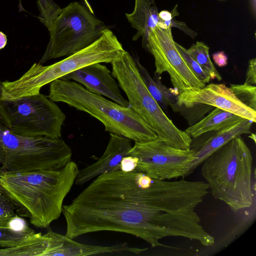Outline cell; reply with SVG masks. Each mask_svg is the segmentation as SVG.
<instances>
[{"mask_svg":"<svg viewBox=\"0 0 256 256\" xmlns=\"http://www.w3.org/2000/svg\"><path fill=\"white\" fill-rule=\"evenodd\" d=\"M207 194L200 180H159L138 172L102 174L63 205L66 236L100 232L126 233L152 247L182 237L200 241L205 234L196 208Z\"/></svg>","mask_w":256,"mask_h":256,"instance_id":"1","label":"cell"},{"mask_svg":"<svg viewBox=\"0 0 256 256\" xmlns=\"http://www.w3.org/2000/svg\"><path fill=\"white\" fill-rule=\"evenodd\" d=\"M79 170L71 160L56 170L0 172V192L13 202L18 216L28 218L35 227L48 228L60 216Z\"/></svg>","mask_w":256,"mask_h":256,"instance_id":"2","label":"cell"},{"mask_svg":"<svg viewBox=\"0 0 256 256\" xmlns=\"http://www.w3.org/2000/svg\"><path fill=\"white\" fill-rule=\"evenodd\" d=\"M252 154L240 136L232 139L202 164L201 174L213 197L232 210L250 208L254 198Z\"/></svg>","mask_w":256,"mask_h":256,"instance_id":"3","label":"cell"},{"mask_svg":"<svg viewBox=\"0 0 256 256\" xmlns=\"http://www.w3.org/2000/svg\"><path fill=\"white\" fill-rule=\"evenodd\" d=\"M50 84L48 98L90 114L103 124L106 132L134 142L158 138L156 132L129 106H122L90 92L75 82L59 78Z\"/></svg>","mask_w":256,"mask_h":256,"instance_id":"4","label":"cell"},{"mask_svg":"<svg viewBox=\"0 0 256 256\" xmlns=\"http://www.w3.org/2000/svg\"><path fill=\"white\" fill-rule=\"evenodd\" d=\"M124 51L116 35L106 28L97 40L86 48L49 66L34 63L19 78L2 82V84L15 98L37 94L42 86L56 79L88 65L111 63Z\"/></svg>","mask_w":256,"mask_h":256,"instance_id":"5","label":"cell"},{"mask_svg":"<svg viewBox=\"0 0 256 256\" xmlns=\"http://www.w3.org/2000/svg\"><path fill=\"white\" fill-rule=\"evenodd\" d=\"M110 64L112 74L126 94L128 106L156 132L158 138L172 147L190 150L192 138L177 128L150 94L129 52L125 50Z\"/></svg>","mask_w":256,"mask_h":256,"instance_id":"6","label":"cell"},{"mask_svg":"<svg viewBox=\"0 0 256 256\" xmlns=\"http://www.w3.org/2000/svg\"><path fill=\"white\" fill-rule=\"evenodd\" d=\"M72 156L71 148L60 138L21 135L0 124V172L59 169Z\"/></svg>","mask_w":256,"mask_h":256,"instance_id":"7","label":"cell"},{"mask_svg":"<svg viewBox=\"0 0 256 256\" xmlns=\"http://www.w3.org/2000/svg\"><path fill=\"white\" fill-rule=\"evenodd\" d=\"M66 115L47 96L40 94L15 98L0 80V124L10 131L27 136L61 137Z\"/></svg>","mask_w":256,"mask_h":256,"instance_id":"8","label":"cell"},{"mask_svg":"<svg viewBox=\"0 0 256 256\" xmlns=\"http://www.w3.org/2000/svg\"><path fill=\"white\" fill-rule=\"evenodd\" d=\"M108 28L92 12L78 2L62 8L49 31L50 38L38 62L68 56L88 46Z\"/></svg>","mask_w":256,"mask_h":256,"instance_id":"9","label":"cell"},{"mask_svg":"<svg viewBox=\"0 0 256 256\" xmlns=\"http://www.w3.org/2000/svg\"><path fill=\"white\" fill-rule=\"evenodd\" d=\"M126 156L138 158L134 171L144 172L159 180L182 178L192 158L190 150L172 147L158 138L135 142Z\"/></svg>","mask_w":256,"mask_h":256,"instance_id":"10","label":"cell"},{"mask_svg":"<svg viewBox=\"0 0 256 256\" xmlns=\"http://www.w3.org/2000/svg\"><path fill=\"white\" fill-rule=\"evenodd\" d=\"M146 51L154 59V75L167 72L171 83L178 94L185 90L204 88L206 84L199 80L186 64L174 41L170 27L163 28L157 26L148 37Z\"/></svg>","mask_w":256,"mask_h":256,"instance_id":"11","label":"cell"},{"mask_svg":"<svg viewBox=\"0 0 256 256\" xmlns=\"http://www.w3.org/2000/svg\"><path fill=\"white\" fill-rule=\"evenodd\" d=\"M178 106L189 108L195 104H204L229 112L256 122V111L244 105L223 84H210L204 88L185 90L178 94Z\"/></svg>","mask_w":256,"mask_h":256,"instance_id":"12","label":"cell"},{"mask_svg":"<svg viewBox=\"0 0 256 256\" xmlns=\"http://www.w3.org/2000/svg\"><path fill=\"white\" fill-rule=\"evenodd\" d=\"M254 122L243 118L217 130L202 134L192 138L190 150L192 159L184 171L182 178L191 174L212 154L232 139L250 132Z\"/></svg>","mask_w":256,"mask_h":256,"instance_id":"13","label":"cell"},{"mask_svg":"<svg viewBox=\"0 0 256 256\" xmlns=\"http://www.w3.org/2000/svg\"><path fill=\"white\" fill-rule=\"evenodd\" d=\"M61 79L72 80L84 86L90 92L104 96L122 106H128L111 72L100 63L88 65L64 76Z\"/></svg>","mask_w":256,"mask_h":256,"instance_id":"14","label":"cell"},{"mask_svg":"<svg viewBox=\"0 0 256 256\" xmlns=\"http://www.w3.org/2000/svg\"><path fill=\"white\" fill-rule=\"evenodd\" d=\"M46 234L47 246L42 256H86L123 252L140 254L147 250L146 248L130 246L126 242L108 246L83 244L54 232L50 227Z\"/></svg>","mask_w":256,"mask_h":256,"instance_id":"15","label":"cell"},{"mask_svg":"<svg viewBox=\"0 0 256 256\" xmlns=\"http://www.w3.org/2000/svg\"><path fill=\"white\" fill-rule=\"evenodd\" d=\"M130 139L110 133V138L103 154L95 162L79 170L75 180L76 185H83L99 175L120 170V163L122 158L132 148Z\"/></svg>","mask_w":256,"mask_h":256,"instance_id":"16","label":"cell"},{"mask_svg":"<svg viewBox=\"0 0 256 256\" xmlns=\"http://www.w3.org/2000/svg\"><path fill=\"white\" fill-rule=\"evenodd\" d=\"M158 9L151 0H134V6L131 13L126 16L132 27L137 30L132 40L142 38V47L146 50L149 35L158 26L160 18Z\"/></svg>","mask_w":256,"mask_h":256,"instance_id":"17","label":"cell"},{"mask_svg":"<svg viewBox=\"0 0 256 256\" xmlns=\"http://www.w3.org/2000/svg\"><path fill=\"white\" fill-rule=\"evenodd\" d=\"M244 118L222 109L216 108L199 122L191 125L185 131L194 138L212 130H217Z\"/></svg>","mask_w":256,"mask_h":256,"instance_id":"18","label":"cell"},{"mask_svg":"<svg viewBox=\"0 0 256 256\" xmlns=\"http://www.w3.org/2000/svg\"><path fill=\"white\" fill-rule=\"evenodd\" d=\"M46 246V234L35 232L18 246L0 248V256H42Z\"/></svg>","mask_w":256,"mask_h":256,"instance_id":"19","label":"cell"},{"mask_svg":"<svg viewBox=\"0 0 256 256\" xmlns=\"http://www.w3.org/2000/svg\"><path fill=\"white\" fill-rule=\"evenodd\" d=\"M187 52L211 79L222 80V76L210 58L209 47L204 42H196L187 50Z\"/></svg>","mask_w":256,"mask_h":256,"instance_id":"20","label":"cell"},{"mask_svg":"<svg viewBox=\"0 0 256 256\" xmlns=\"http://www.w3.org/2000/svg\"><path fill=\"white\" fill-rule=\"evenodd\" d=\"M133 58L140 75L148 90L162 110L166 112L168 104L160 85V76L154 75L155 78H152L146 69L140 62L139 58L138 56Z\"/></svg>","mask_w":256,"mask_h":256,"instance_id":"21","label":"cell"},{"mask_svg":"<svg viewBox=\"0 0 256 256\" xmlns=\"http://www.w3.org/2000/svg\"><path fill=\"white\" fill-rule=\"evenodd\" d=\"M36 4L40 12L37 18L50 31L62 8L52 0H38Z\"/></svg>","mask_w":256,"mask_h":256,"instance_id":"22","label":"cell"},{"mask_svg":"<svg viewBox=\"0 0 256 256\" xmlns=\"http://www.w3.org/2000/svg\"><path fill=\"white\" fill-rule=\"evenodd\" d=\"M35 233L34 230L20 231L10 227H0V248L13 247L20 244Z\"/></svg>","mask_w":256,"mask_h":256,"instance_id":"23","label":"cell"},{"mask_svg":"<svg viewBox=\"0 0 256 256\" xmlns=\"http://www.w3.org/2000/svg\"><path fill=\"white\" fill-rule=\"evenodd\" d=\"M234 94L244 105L256 111V87L247 84H230Z\"/></svg>","mask_w":256,"mask_h":256,"instance_id":"24","label":"cell"},{"mask_svg":"<svg viewBox=\"0 0 256 256\" xmlns=\"http://www.w3.org/2000/svg\"><path fill=\"white\" fill-rule=\"evenodd\" d=\"M176 46L186 64L192 72L204 84L208 83L211 80L210 76L206 74L200 66L190 56L187 50L176 42Z\"/></svg>","mask_w":256,"mask_h":256,"instance_id":"25","label":"cell"},{"mask_svg":"<svg viewBox=\"0 0 256 256\" xmlns=\"http://www.w3.org/2000/svg\"><path fill=\"white\" fill-rule=\"evenodd\" d=\"M16 208L7 196L0 192V227H8L10 222L18 216Z\"/></svg>","mask_w":256,"mask_h":256,"instance_id":"26","label":"cell"},{"mask_svg":"<svg viewBox=\"0 0 256 256\" xmlns=\"http://www.w3.org/2000/svg\"><path fill=\"white\" fill-rule=\"evenodd\" d=\"M162 21L166 27L178 28L193 38H195L197 36V33L190 28L184 22L176 20H174V18L170 20Z\"/></svg>","mask_w":256,"mask_h":256,"instance_id":"27","label":"cell"},{"mask_svg":"<svg viewBox=\"0 0 256 256\" xmlns=\"http://www.w3.org/2000/svg\"><path fill=\"white\" fill-rule=\"evenodd\" d=\"M245 84L255 86L256 84V58L248 61V67L246 74Z\"/></svg>","mask_w":256,"mask_h":256,"instance_id":"28","label":"cell"},{"mask_svg":"<svg viewBox=\"0 0 256 256\" xmlns=\"http://www.w3.org/2000/svg\"><path fill=\"white\" fill-rule=\"evenodd\" d=\"M138 163L136 157L126 156L122 158L120 163V170L124 172L134 171Z\"/></svg>","mask_w":256,"mask_h":256,"instance_id":"29","label":"cell"},{"mask_svg":"<svg viewBox=\"0 0 256 256\" xmlns=\"http://www.w3.org/2000/svg\"><path fill=\"white\" fill-rule=\"evenodd\" d=\"M212 59L215 64L219 67H224L227 65L228 58L224 51H219L212 54Z\"/></svg>","mask_w":256,"mask_h":256,"instance_id":"30","label":"cell"},{"mask_svg":"<svg viewBox=\"0 0 256 256\" xmlns=\"http://www.w3.org/2000/svg\"><path fill=\"white\" fill-rule=\"evenodd\" d=\"M177 5L175 6L172 12L163 10L158 12V16L162 21H168L172 20L174 17L178 15L177 10Z\"/></svg>","mask_w":256,"mask_h":256,"instance_id":"31","label":"cell"},{"mask_svg":"<svg viewBox=\"0 0 256 256\" xmlns=\"http://www.w3.org/2000/svg\"><path fill=\"white\" fill-rule=\"evenodd\" d=\"M8 39L6 34L0 31V50L5 48L7 44Z\"/></svg>","mask_w":256,"mask_h":256,"instance_id":"32","label":"cell"},{"mask_svg":"<svg viewBox=\"0 0 256 256\" xmlns=\"http://www.w3.org/2000/svg\"><path fill=\"white\" fill-rule=\"evenodd\" d=\"M248 136H249V138H250L254 140V143H256V134H254L252 133Z\"/></svg>","mask_w":256,"mask_h":256,"instance_id":"33","label":"cell"},{"mask_svg":"<svg viewBox=\"0 0 256 256\" xmlns=\"http://www.w3.org/2000/svg\"><path fill=\"white\" fill-rule=\"evenodd\" d=\"M218 0L219 2H225V1H227V0Z\"/></svg>","mask_w":256,"mask_h":256,"instance_id":"34","label":"cell"},{"mask_svg":"<svg viewBox=\"0 0 256 256\" xmlns=\"http://www.w3.org/2000/svg\"><path fill=\"white\" fill-rule=\"evenodd\" d=\"M152 2H154V0H151Z\"/></svg>","mask_w":256,"mask_h":256,"instance_id":"35","label":"cell"},{"mask_svg":"<svg viewBox=\"0 0 256 256\" xmlns=\"http://www.w3.org/2000/svg\"><path fill=\"white\" fill-rule=\"evenodd\" d=\"M254 2H255L256 0H253Z\"/></svg>","mask_w":256,"mask_h":256,"instance_id":"36","label":"cell"}]
</instances>
